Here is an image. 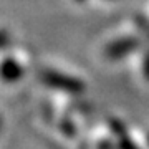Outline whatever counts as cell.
<instances>
[{
	"mask_svg": "<svg viewBox=\"0 0 149 149\" xmlns=\"http://www.w3.org/2000/svg\"><path fill=\"white\" fill-rule=\"evenodd\" d=\"M42 81L52 88L68 91V93H81L83 91V83L80 80H74L66 74H60L56 71H43Z\"/></svg>",
	"mask_w": 149,
	"mask_h": 149,
	"instance_id": "cell-1",
	"label": "cell"
},
{
	"mask_svg": "<svg viewBox=\"0 0 149 149\" xmlns=\"http://www.w3.org/2000/svg\"><path fill=\"white\" fill-rule=\"evenodd\" d=\"M22 74H23L22 66L17 63L15 60L8 58L0 65V76L5 81H17L18 78H22Z\"/></svg>",
	"mask_w": 149,
	"mask_h": 149,
	"instance_id": "cell-2",
	"label": "cell"
},
{
	"mask_svg": "<svg viewBox=\"0 0 149 149\" xmlns=\"http://www.w3.org/2000/svg\"><path fill=\"white\" fill-rule=\"evenodd\" d=\"M134 47H136V40H123V42H118L114 43V45H111V47L108 48L106 53L109 55V56H123V55L129 53L131 50H134Z\"/></svg>",
	"mask_w": 149,
	"mask_h": 149,
	"instance_id": "cell-3",
	"label": "cell"
},
{
	"mask_svg": "<svg viewBox=\"0 0 149 149\" xmlns=\"http://www.w3.org/2000/svg\"><path fill=\"white\" fill-rule=\"evenodd\" d=\"M119 136H121V148H123V149H136V148L133 146V143L129 141V139L123 138V134H119Z\"/></svg>",
	"mask_w": 149,
	"mask_h": 149,
	"instance_id": "cell-4",
	"label": "cell"
},
{
	"mask_svg": "<svg viewBox=\"0 0 149 149\" xmlns=\"http://www.w3.org/2000/svg\"><path fill=\"white\" fill-rule=\"evenodd\" d=\"M8 43V35L5 32H0V48H3Z\"/></svg>",
	"mask_w": 149,
	"mask_h": 149,
	"instance_id": "cell-5",
	"label": "cell"
}]
</instances>
